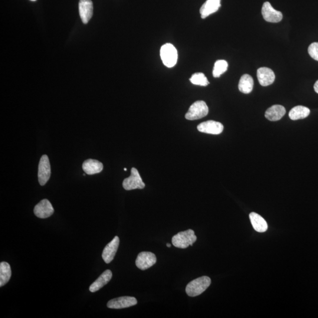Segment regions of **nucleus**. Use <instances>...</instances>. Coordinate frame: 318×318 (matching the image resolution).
<instances>
[{
	"instance_id": "1",
	"label": "nucleus",
	"mask_w": 318,
	"mask_h": 318,
	"mask_svg": "<svg viewBox=\"0 0 318 318\" xmlns=\"http://www.w3.org/2000/svg\"><path fill=\"white\" fill-rule=\"evenodd\" d=\"M211 284V278L202 277L189 283L186 288V293L188 296L195 297L204 293Z\"/></svg>"
},
{
	"instance_id": "2",
	"label": "nucleus",
	"mask_w": 318,
	"mask_h": 318,
	"mask_svg": "<svg viewBox=\"0 0 318 318\" xmlns=\"http://www.w3.org/2000/svg\"><path fill=\"white\" fill-rule=\"evenodd\" d=\"M197 240L195 232L189 229L184 232H180L172 238L174 247L180 249H186L192 246Z\"/></svg>"
},
{
	"instance_id": "3",
	"label": "nucleus",
	"mask_w": 318,
	"mask_h": 318,
	"mask_svg": "<svg viewBox=\"0 0 318 318\" xmlns=\"http://www.w3.org/2000/svg\"><path fill=\"white\" fill-rule=\"evenodd\" d=\"M160 57L164 65L167 67L172 68L175 66L178 61V51L172 44H164L160 49Z\"/></svg>"
},
{
	"instance_id": "4",
	"label": "nucleus",
	"mask_w": 318,
	"mask_h": 318,
	"mask_svg": "<svg viewBox=\"0 0 318 318\" xmlns=\"http://www.w3.org/2000/svg\"><path fill=\"white\" fill-rule=\"evenodd\" d=\"M208 112V107L205 101H197L190 107L185 117L189 120H198L207 116Z\"/></svg>"
},
{
	"instance_id": "5",
	"label": "nucleus",
	"mask_w": 318,
	"mask_h": 318,
	"mask_svg": "<svg viewBox=\"0 0 318 318\" xmlns=\"http://www.w3.org/2000/svg\"><path fill=\"white\" fill-rule=\"evenodd\" d=\"M123 187L126 191H132L137 189H143L145 188V184L143 182L138 170L133 168L131 170V175L123 180Z\"/></svg>"
},
{
	"instance_id": "6",
	"label": "nucleus",
	"mask_w": 318,
	"mask_h": 318,
	"mask_svg": "<svg viewBox=\"0 0 318 318\" xmlns=\"http://www.w3.org/2000/svg\"><path fill=\"white\" fill-rule=\"evenodd\" d=\"M51 176V166L48 157L42 155L38 165V178L41 186L46 184Z\"/></svg>"
},
{
	"instance_id": "7",
	"label": "nucleus",
	"mask_w": 318,
	"mask_h": 318,
	"mask_svg": "<svg viewBox=\"0 0 318 318\" xmlns=\"http://www.w3.org/2000/svg\"><path fill=\"white\" fill-rule=\"evenodd\" d=\"M156 255L150 252H142L137 256L136 265L141 270L145 271L156 263Z\"/></svg>"
},
{
	"instance_id": "8",
	"label": "nucleus",
	"mask_w": 318,
	"mask_h": 318,
	"mask_svg": "<svg viewBox=\"0 0 318 318\" xmlns=\"http://www.w3.org/2000/svg\"><path fill=\"white\" fill-rule=\"evenodd\" d=\"M262 14L265 21L274 23L280 22L283 18V13L274 9L270 2L264 3L262 8Z\"/></svg>"
},
{
	"instance_id": "9",
	"label": "nucleus",
	"mask_w": 318,
	"mask_h": 318,
	"mask_svg": "<svg viewBox=\"0 0 318 318\" xmlns=\"http://www.w3.org/2000/svg\"><path fill=\"white\" fill-rule=\"evenodd\" d=\"M137 304L135 298L132 297H122L110 300L107 306L111 309H123L136 306Z\"/></svg>"
},
{
	"instance_id": "10",
	"label": "nucleus",
	"mask_w": 318,
	"mask_h": 318,
	"mask_svg": "<svg viewBox=\"0 0 318 318\" xmlns=\"http://www.w3.org/2000/svg\"><path fill=\"white\" fill-rule=\"evenodd\" d=\"M54 209L47 199L42 200L34 209V215L41 219H46L54 214Z\"/></svg>"
},
{
	"instance_id": "11",
	"label": "nucleus",
	"mask_w": 318,
	"mask_h": 318,
	"mask_svg": "<svg viewBox=\"0 0 318 318\" xmlns=\"http://www.w3.org/2000/svg\"><path fill=\"white\" fill-rule=\"evenodd\" d=\"M198 130L200 132L217 135L222 133L224 126L222 123L215 121L208 120L199 124Z\"/></svg>"
},
{
	"instance_id": "12",
	"label": "nucleus",
	"mask_w": 318,
	"mask_h": 318,
	"mask_svg": "<svg viewBox=\"0 0 318 318\" xmlns=\"http://www.w3.org/2000/svg\"><path fill=\"white\" fill-rule=\"evenodd\" d=\"M120 244V239L118 237L114 238L110 243L104 248L102 253V258L105 263L110 264L115 257L118 248Z\"/></svg>"
},
{
	"instance_id": "13",
	"label": "nucleus",
	"mask_w": 318,
	"mask_h": 318,
	"mask_svg": "<svg viewBox=\"0 0 318 318\" xmlns=\"http://www.w3.org/2000/svg\"><path fill=\"white\" fill-rule=\"evenodd\" d=\"M79 14L84 24H87L93 15V5L91 0H80Z\"/></svg>"
},
{
	"instance_id": "14",
	"label": "nucleus",
	"mask_w": 318,
	"mask_h": 318,
	"mask_svg": "<svg viewBox=\"0 0 318 318\" xmlns=\"http://www.w3.org/2000/svg\"><path fill=\"white\" fill-rule=\"evenodd\" d=\"M257 77L262 86H270L275 80L274 72L268 67H261L257 71Z\"/></svg>"
},
{
	"instance_id": "15",
	"label": "nucleus",
	"mask_w": 318,
	"mask_h": 318,
	"mask_svg": "<svg viewBox=\"0 0 318 318\" xmlns=\"http://www.w3.org/2000/svg\"><path fill=\"white\" fill-rule=\"evenodd\" d=\"M221 0H207L200 9L202 18H206L218 11L221 6Z\"/></svg>"
},
{
	"instance_id": "16",
	"label": "nucleus",
	"mask_w": 318,
	"mask_h": 318,
	"mask_svg": "<svg viewBox=\"0 0 318 318\" xmlns=\"http://www.w3.org/2000/svg\"><path fill=\"white\" fill-rule=\"evenodd\" d=\"M112 272L110 270L105 271L97 280L91 285L89 290L91 293H96L109 283L112 278Z\"/></svg>"
},
{
	"instance_id": "17",
	"label": "nucleus",
	"mask_w": 318,
	"mask_h": 318,
	"mask_svg": "<svg viewBox=\"0 0 318 318\" xmlns=\"http://www.w3.org/2000/svg\"><path fill=\"white\" fill-rule=\"evenodd\" d=\"M285 113L286 109L284 106L281 105H274L266 111L265 116L268 120L275 122L281 120Z\"/></svg>"
},
{
	"instance_id": "18",
	"label": "nucleus",
	"mask_w": 318,
	"mask_h": 318,
	"mask_svg": "<svg viewBox=\"0 0 318 318\" xmlns=\"http://www.w3.org/2000/svg\"><path fill=\"white\" fill-rule=\"evenodd\" d=\"M82 168L87 175H92L102 171L103 165L97 160L90 159L85 160L82 165Z\"/></svg>"
},
{
	"instance_id": "19",
	"label": "nucleus",
	"mask_w": 318,
	"mask_h": 318,
	"mask_svg": "<svg viewBox=\"0 0 318 318\" xmlns=\"http://www.w3.org/2000/svg\"><path fill=\"white\" fill-rule=\"evenodd\" d=\"M249 218H250L252 226L256 231L263 233L268 230L267 222L260 215L256 214L255 212H252L249 215Z\"/></svg>"
},
{
	"instance_id": "20",
	"label": "nucleus",
	"mask_w": 318,
	"mask_h": 318,
	"mask_svg": "<svg viewBox=\"0 0 318 318\" xmlns=\"http://www.w3.org/2000/svg\"><path fill=\"white\" fill-rule=\"evenodd\" d=\"M254 82L251 75L245 74L241 78L238 85L239 90L242 93L249 94L253 90Z\"/></svg>"
},
{
	"instance_id": "21",
	"label": "nucleus",
	"mask_w": 318,
	"mask_h": 318,
	"mask_svg": "<svg viewBox=\"0 0 318 318\" xmlns=\"http://www.w3.org/2000/svg\"><path fill=\"white\" fill-rule=\"evenodd\" d=\"M310 110L308 107L303 106H295L292 109L289 113V116L291 120H297L306 119L310 114Z\"/></svg>"
},
{
	"instance_id": "22",
	"label": "nucleus",
	"mask_w": 318,
	"mask_h": 318,
	"mask_svg": "<svg viewBox=\"0 0 318 318\" xmlns=\"http://www.w3.org/2000/svg\"><path fill=\"white\" fill-rule=\"evenodd\" d=\"M11 277L10 265L7 262H2L0 264V287L4 286L8 283Z\"/></svg>"
},
{
	"instance_id": "23",
	"label": "nucleus",
	"mask_w": 318,
	"mask_h": 318,
	"mask_svg": "<svg viewBox=\"0 0 318 318\" xmlns=\"http://www.w3.org/2000/svg\"><path fill=\"white\" fill-rule=\"evenodd\" d=\"M228 62L224 60H219L215 62L214 70H213V75L215 78H218L228 70Z\"/></svg>"
},
{
	"instance_id": "24",
	"label": "nucleus",
	"mask_w": 318,
	"mask_h": 318,
	"mask_svg": "<svg viewBox=\"0 0 318 318\" xmlns=\"http://www.w3.org/2000/svg\"><path fill=\"white\" fill-rule=\"evenodd\" d=\"M190 81L195 85L201 86H207L209 82L204 74L202 73H196L192 75Z\"/></svg>"
},
{
	"instance_id": "25",
	"label": "nucleus",
	"mask_w": 318,
	"mask_h": 318,
	"mask_svg": "<svg viewBox=\"0 0 318 318\" xmlns=\"http://www.w3.org/2000/svg\"><path fill=\"white\" fill-rule=\"evenodd\" d=\"M308 53L314 60L318 61V42H313L310 45Z\"/></svg>"
},
{
	"instance_id": "26",
	"label": "nucleus",
	"mask_w": 318,
	"mask_h": 318,
	"mask_svg": "<svg viewBox=\"0 0 318 318\" xmlns=\"http://www.w3.org/2000/svg\"><path fill=\"white\" fill-rule=\"evenodd\" d=\"M314 90L318 94V80L316 81V83L314 84Z\"/></svg>"
},
{
	"instance_id": "27",
	"label": "nucleus",
	"mask_w": 318,
	"mask_h": 318,
	"mask_svg": "<svg viewBox=\"0 0 318 318\" xmlns=\"http://www.w3.org/2000/svg\"><path fill=\"white\" fill-rule=\"evenodd\" d=\"M166 246H167V247H168V248L171 247V245H170L169 244H167Z\"/></svg>"
},
{
	"instance_id": "28",
	"label": "nucleus",
	"mask_w": 318,
	"mask_h": 318,
	"mask_svg": "<svg viewBox=\"0 0 318 318\" xmlns=\"http://www.w3.org/2000/svg\"><path fill=\"white\" fill-rule=\"evenodd\" d=\"M30 1H37V0H30Z\"/></svg>"
},
{
	"instance_id": "29",
	"label": "nucleus",
	"mask_w": 318,
	"mask_h": 318,
	"mask_svg": "<svg viewBox=\"0 0 318 318\" xmlns=\"http://www.w3.org/2000/svg\"><path fill=\"white\" fill-rule=\"evenodd\" d=\"M124 171H126L127 169L126 168H124Z\"/></svg>"
}]
</instances>
